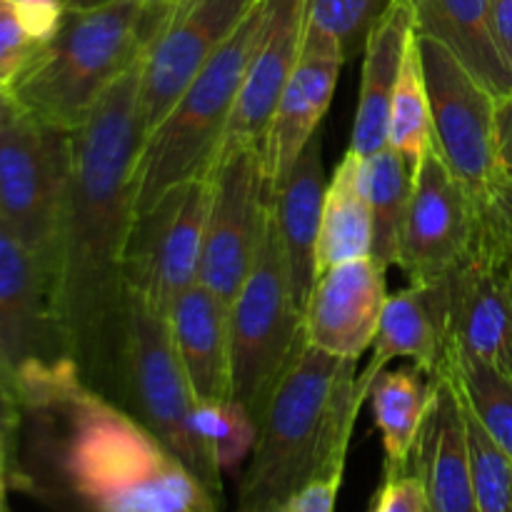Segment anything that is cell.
Returning a JSON list of instances; mask_svg holds the SVG:
<instances>
[{"label": "cell", "mask_w": 512, "mask_h": 512, "mask_svg": "<svg viewBox=\"0 0 512 512\" xmlns=\"http://www.w3.org/2000/svg\"><path fill=\"white\" fill-rule=\"evenodd\" d=\"M418 33V30H415ZM425 90L430 105V138L453 178L488 203L498 185L495 173V105L498 98L450 53L418 33Z\"/></svg>", "instance_id": "9"}, {"label": "cell", "mask_w": 512, "mask_h": 512, "mask_svg": "<svg viewBox=\"0 0 512 512\" xmlns=\"http://www.w3.org/2000/svg\"><path fill=\"white\" fill-rule=\"evenodd\" d=\"M168 18L165 5L148 0L68 10L55 38L35 53L8 98L43 123L73 133L113 83L143 58Z\"/></svg>", "instance_id": "4"}, {"label": "cell", "mask_w": 512, "mask_h": 512, "mask_svg": "<svg viewBox=\"0 0 512 512\" xmlns=\"http://www.w3.org/2000/svg\"><path fill=\"white\" fill-rule=\"evenodd\" d=\"M208 175L170 188L158 203L135 218L125 260V285L160 315H168L183 290L198 283L208 223Z\"/></svg>", "instance_id": "11"}, {"label": "cell", "mask_w": 512, "mask_h": 512, "mask_svg": "<svg viewBox=\"0 0 512 512\" xmlns=\"http://www.w3.org/2000/svg\"><path fill=\"white\" fill-rule=\"evenodd\" d=\"M370 512H428L425 485L418 470L385 475L383 488L375 495Z\"/></svg>", "instance_id": "33"}, {"label": "cell", "mask_w": 512, "mask_h": 512, "mask_svg": "<svg viewBox=\"0 0 512 512\" xmlns=\"http://www.w3.org/2000/svg\"><path fill=\"white\" fill-rule=\"evenodd\" d=\"M70 165V133L5 100L0 110V225L40 263H53Z\"/></svg>", "instance_id": "8"}, {"label": "cell", "mask_w": 512, "mask_h": 512, "mask_svg": "<svg viewBox=\"0 0 512 512\" xmlns=\"http://www.w3.org/2000/svg\"><path fill=\"white\" fill-rule=\"evenodd\" d=\"M510 512H512V505H510Z\"/></svg>", "instance_id": "45"}, {"label": "cell", "mask_w": 512, "mask_h": 512, "mask_svg": "<svg viewBox=\"0 0 512 512\" xmlns=\"http://www.w3.org/2000/svg\"><path fill=\"white\" fill-rule=\"evenodd\" d=\"M63 3L68 10H93L100 8V5L113 3V0H63Z\"/></svg>", "instance_id": "40"}, {"label": "cell", "mask_w": 512, "mask_h": 512, "mask_svg": "<svg viewBox=\"0 0 512 512\" xmlns=\"http://www.w3.org/2000/svg\"><path fill=\"white\" fill-rule=\"evenodd\" d=\"M413 35L415 20L408 0H393L378 23L370 28L363 45V75L350 133V153L370 158L388 145L390 100Z\"/></svg>", "instance_id": "21"}, {"label": "cell", "mask_w": 512, "mask_h": 512, "mask_svg": "<svg viewBox=\"0 0 512 512\" xmlns=\"http://www.w3.org/2000/svg\"><path fill=\"white\" fill-rule=\"evenodd\" d=\"M393 0H305V28L328 35L345 55L365 45L370 28Z\"/></svg>", "instance_id": "31"}, {"label": "cell", "mask_w": 512, "mask_h": 512, "mask_svg": "<svg viewBox=\"0 0 512 512\" xmlns=\"http://www.w3.org/2000/svg\"><path fill=\"white\" fill-rule=\"evenodd\" d=\"M483 205L453 178L430 145L413 170L408 208L398 245V268L408 285L443 280L470 253Z\"/></svg>", "instance_id": "12"}, {"label": "cell", "mask_w": 512, "mask_h": 512, "mask_svg": "<svg viewBox=\"0 0 512 512\" xmlns=\"http://www.w3.org/2000/svg\"><path fill=\"white\" fill-rule=\"evenodd\" d=\"M325 190L328 183L323 173V143L320 135H315L300 153L288 180L273 193L280 243L290 270V288L303 313L318 280V240Z\"/></svg>", "instance_id": "22"}, {"label": "cell", "mask_w": 512, "mask_h": 512, "mask_svg": "<svg viewBox=\"0 0 512 512\" xmlns=\"http://www.w3.org/2000/svg\"><path fill=\"white\" fill-rule=\"evenodd\" d=\"M488 5L495 38H498L500 50L512 65V0H488Z\"/></svg>", "instance_id": "37"}, {"label": "cell", "mask_w": 512, "mask_h": 512, "mask_svg": "<svg viewBox=\"0 0 512 512\" xmlns=\"http://www.w3.org/2000/svg\"><path fill=\"white\" fill-rule=\"evenodd\" d=\"M20 410H25L23 403H20V395L0 375V438H13L20 423Z\"/></svg>", "instance_id": "36"}, {"label": "cell", "mask_w": 512, "mask_h": 512, "mask_svg": "<svg viewBox=\"0 0 512 512\" xmlns=\"http://www.w3.org/2000/svg\"><path fill=\"white\" fill-rule=\"evenodd\" d=\"M40 48L43 45L25 30L13 0H0V90L5 95Z\"/></svg>", "instance_id": "32"}, {"label": "cell", "mask_w": 512, "mask_h": 512, "mask_svg": "<svg viewBox=\"0 0 512 512\" xmlns=\"http://www.w3.org/2000/svg\"><path fill=\"white\" fill-rule=\"evenodd\" d=\"M428 512H478L470 475L468 435L453 373L435 375V395L415 450Z\"/></svg>", "instance_id": "19"}, {"label": "cell", "mask_w": 512, "mask_h": 512, "mask_svg": "<svg viewBox=\"0 0 512 512\" xmlns=\"http://www.w3.org/2000/svg\"><path fill=\"white\" fill-rule=\"evenodd\" d=\"M8 438H0V512H8Z\"/></svg>", "instance_id": "39"}, {"label": "cell", "mask_w": 512, "mask_h": 512, "mask_svg": "<svg viewBox=\"0 0 512 512\" xmlns=\"http://www.w3.org/2000/svg\"><path fill=\"white\" fill-rule=\"evenodd\" d=\"M140 60L70 133L68 183L50 263V303L65 355L78 365L85 383L113 373L115 360L123 370L125 260L145 140Z\"/></svg>", "instance_id": "1"}, {"label": "cell", "mask_w": 512, "mask_h": 512, "mask_svg": "<svg viewBox=\"0 0 512 512\" xmlns=\"http://www.w3.org/2000/svg\"><path fill=\"white\" fill-rule=\"evenodd\" d=\"M495 173L498 185L512 190V95L495 105Z\"/></svg>", "instance_id": "35"}, {"label": "cell", "mask_w": 512, "mask_h": 512, "mask_svg": "<svg viewBox=\"0 0 512 512\" xmlns=\"http://www.w3.org/2000/svg\"><path fill=\"white\" fill-rule=\"evenodd\" d=\"M265 8L268 0L255 3L168 115L145 135L138 160L135 218L153 208L170 188L213 170L250 55L263 30Z\"/></svg>", "instance_id": "5"}, {"label": "cell", "mask_w": 512, "mask_h": 512, "mask_svg": "<svg viewBox=\"0 0 512 512\" xmlns=\"http://www.w3.org/2000/svg\"><path fill=\"white\" fill-rule=\"evenodd\" d=\"M348 55L328 35L305 28L298 65L285 85L265 140L270 198L288 180L305 145L318 135Z\"/></svg>", "instance_id": "17"}, {"label": "cell", "mask_w": 512, "mask_h": 512, "mask_svg": "<svg viewBox=\"0 0 512 512\" xmlns=\"http://www.w3.org/2000/svg\"><path fill=\"white\" fill-rule=\"evenodd\" d=\"M385 270L373 258L340 263L318 275L303 313L305 343L360 360L375 343L385 300Z\"/></svg>", "instance_id": "16"}, {"label": "cell", "mask_w": 512, "mask_h": 512, "mask_svg": "<svg viewBox=\"0 0 512 512\" xmlns=\"http://www.w3.org/2000/svg\"><path fill=\"white\" fill-rule=\"evenodd\" d=\"M165 318L195 400L218 403L233 398L228 305L198 280L175 298Z\"/></svg>", "instance_id": "20"}, {"label": "cell", "mask_w": 512, "mask_h": 512, "mask_svg": "<svg viewBox=\"0 0 512 512\" xmlns=\"http://www.w3.org/2000/svg\"><path fill=\"white\" fill-rule=\"evenodd\" d=\"M148 3H155V5H165V8L170 10V15L175 13V10L185 8L188 3H193V0H148Z\"/></svg>", "instance_id": "41"}, {"label": "cell", "mask_w": 512, "mask_h": 512, "mask_svg": "<svg viewBox=\"0 0 512 512\" xmlns=\"http://www.w3.org/2000/svg\"><path fill=\"white\" fill-rule=\"evenodd\" d=\"M373 215H370L365 158L345 153L325 190L323 225L318 240V275L340 263L370 258Z\"/></svg>", "instance_id": "25"}, {"label": "cell", "mask_w": 512, "mask_h": 512, "mask_svg": "<svg viewBox=\"0 0 512 512\" xmlns=\"http://www.w3.org/2000/svg\"><path fill=\"white\" fill-rule=\"evenodd\" d=\"M5 100H8V95H5V93H3V90H0V110H3Z\"/></svg>", "instance_id": "44"}, {"label": "cell", "mask_w": 512, "mask_h": 512, "mask_svg": "<svg viewBox=\"0 0 512 512\" xmlns=\"http://www.w3.org/2000/svg\"><path fill=\"white\" fill-rule=\"evenodd\" d=\"M340 483H343V470L315 475L280 505V512H335Z\"/></svg>", "instance_id": "34"}, {"label": "cell", "mask_w": 512, "mask_h": 512, "mask_svg": "<svg viewBox=\"0 0 512 512\" xmlns=\"http://www.w3.org/2000/svg\"><path fill=\"white\" fill-rule=\"evenodd\" d=\"M123 378L143 425L185 465L215 500H223V473L193 428L195 400L170 338L168 318L128 293L125 305Z\"/></svg>", "instance_id": "7"}, {"label": "cell", "mask_w": 512, "mask_h": 512, "mask_svg": "<svg viewBox=\"0 0 512 512\" xmlns=\"http://www.w3.org/2000/svg\"><path fill=\"white\" fill-rule=\"evenodd\" d=\"M210 180L213 190L198 280L230 308L253 268L268 218L265 148H240L220 155Z\"/></svg>", "instance_id": "10"}, {"label": "cell", "mask_w": 512, "mask_h": 512, "mask_svg": "<svg viewBox=\"0 0 512 512\" xmlns=\"http://www.w3.org/2000/svg\"><path fill=\"white\" fill-rule=\"evenodd\" d=\"M258 0H193L175 10L140 60V120L145 135L168 115L220 45Z\"/></svg>", "instance_id": "14"}, {"label": "cell", "mask_w": 512, "mask_h": 512, "mask_svg": "<svg viewBox=\"0 0 512 512\" xmlns=\"http://www.w3.org/2000/svg\"><path fill=\"white\" fill-rule=\"evenodd\" d=\"M238 512H280V508H250V510H238Z\"/></svg>", "instance_id": "42"}, {"label": "cell", "mask_w": 512, "mask_h": 512, "mask_svg": "<svg viewBox=\"0 0 512 512\" xmlns=\"http://www.w3.org/2000/svg\"><path fill=\"white\" fill-rule=\"evenodd\" d=\"M415 30L450 50L495 98L512 95V65L500 50L488 0H408Z\"/></svg>", "instance_id": "23"}, {"label": "cell", "mask_w": 512, "mask_h": 512, "mask_svg": "<svg viewBox=\"0 0 512 512\" xmlns=\"http://www.w3.org/2000/svg\"><path fill=\"white\" fill-rule=\"evenodd\" d=\"M450 373L478 423L512 458V375L460 348L453 350Z\"/></svg>", "instance_id": "27"}, {"label": "cell", "mask_w": 512, "mask_h": 512, "mask_svg": "<svg viewBox=\"0 0 512 512\" xmlns=\"http://www.w3.org/2000/svg\"><path fill=\"white\" fill-rule=\"evenodd\" d=\"M393 360H410L425 375L450 373L453 340H450L448 293L445 280L433 285H408L388 295L370 363L360 370V380L370 388L375 375Z\"/></svg>", "instance_id": "18"}, {"label": "cell", "mask_w": 512, "mask_h": 512, "mask_svg": "<svg viewBox=\"0 0 512 512\" xmlns=\"http://www.w3.org/2000/svg\"><path fill=\"white\" fill-rule=\"evenodd\" d=\"M365 183H368L370 215H373L370 258L388 273L398 263L400 230H403L410 185H413V170L398 150L385 145L383 150L365 158Z\"/></svg>", "instance_id": "26"}, {"label": "cell", "mask_w": 512, "mask_h": 512, "mask_svg": "<svg viewBox=\"0 0 512 512\" xmlns=\"http://www.w3.org/2000/svg\"><path fill=\"white\" fill-rule=\"evenodd\" d=\"M388 145L403 155L410 170H415V165L423 160V155L433 145V138H430L428 90H425L418 33L413 35L408 50H405L398 85H395L393 100H390Z\"/></svg>", "instance_id": "28"}, {"label": "cell", "mask_w": 512, "mask_h": 512, "mask_svg": "<svg viewBox=\"0 0 512 512\" xmlns=\"http://www.w3.org/2000/svg\"><path fill=\"white\" fill-rule=\"evenodd\" d=\"M435 395V378L418 365L380 370L368 388L370 408L385 450V470L403 473L415 460L420 433Z\"/></svg>", "instance_id": "24"}, {"label": "cell", "mask_w": 512, "mask_h": 512, "mask_svg": "<svg viewBox=\"0 0 512 512\" xmlns=\"http://www.w3.org/2000/svg\"><path fill=\"white\" fill-rule=\"evenodd\" d=\"M463 400V395H460ZM465 435H468L470 475L478 512H510L512 505V458L478 423L473 410L465 405Z\"/></svg>", "instance_id": "30"}, {"label": "cell", "mask_w": 512, "mask_h": 512, "mask_svg": "<svg viewBox=\"0 0 512 512\" xmlns=\"http://www.w3.org/2000/svg\"><path fill=\"white\" fill-rule=\"evenodd\" d=\"M68 360L55 328L48 268L0 225V375L23 398Z\"/></svg>", "instance_id": "13"}, {"label": "cell", "mask_w": 512, "mask_h": 512, "mask_svg": "<svg viewBox=\"0 0 512 512\" xmlns=\"http://www.w3.org/2000/svg\"><path fill=\"white\" fill-rule=\"evenodd\" d=\"M368 385L358 360L303 343L258 420V440L238 490V510L280 508L328 470H345Z\"/></svg>", "instance_id": "2"}, {"label": "cell", "mask_w": 512, "mask_h": 512, "mask_svg": "<svg viewBox=\"0 0 512 512\" xmlns=\"http://www.w3.org/2000/svg\"><path fill=\"white\" fill-rule=\"evenodd\" d=\"M503 233H505V230H503ZM505 238H508V258H510V263H512V235L505 233Z\"/></svg>", "instance_id": "43"}, {"label": "cell", "mask_w": 512, "mask_h": 512, "mask_svg": "<svg viewBox=\"0 0 512 512\" xmlns=\"http://www.w3.org/2000/svg\"><path fill=\"white\" fill-rule=\"evenodd\" d=\"M303 38L305 0H268L263 30L250 55L220 155L240 148H265L280 95L298 65Z\"/></svg>", "instance_id": "15"}, {"label": "cell", "mask_w": 512, "mask_h": 512, "mask_svg": "<svg viewBox=\"0 0 512 512\" xmlns=\"http://www.w3.org/2000/svg\"><path fill=\"white\" fill-rule=\"evenodd\" d=\"M228 315L233 400H238L258 423L280 378L305 343L303 310L290 288L273 198L255 263Z\"/></svg>", "instance_id": "6"}, {"label": "cell", "mask_w": 512, "mask_h": 512, "mask_svg": "<svg viewBox=\"0 0 512 512\" xmlns=\"http://www.w3.org/2000/svg\"><path fill=\"white\" fill-rule=\"evenodd\" d=\"M488 218L498 225L500 230L512 235V190L505 185H495V190L490 193L488 203L483 205Z\"/></svg>", "instance_id": "38"}, {"label": "cell", "mask_w": 512, "mask_h": 512, "mask_svg": "<svg viewBox=\"0 0 512 512\" xmlns=\"http://www.w3.org/2000/svg\"><path fill=\"white\" fill-rule=\"evenodd\" d=\"M193 428L220 473H230L243 465L258 440V423L233 398L195 405Z\"/></svg>", "instance_id": "29"}, {"label": "cell", "mask_w": 512, "mask_h": 512, "mask_svg": "<svg viewBox=\"0 0 512 512\" xmlns=\"http://www.w3.org/2000/svg\"><path fill=\"white\" fill-rule=\"evenodd\" d=\"M63 413V470L95 512H220L200 480L128 413L78 380L40 413Z\"/></svg>", "instance_id": "3"}]
</instances>
